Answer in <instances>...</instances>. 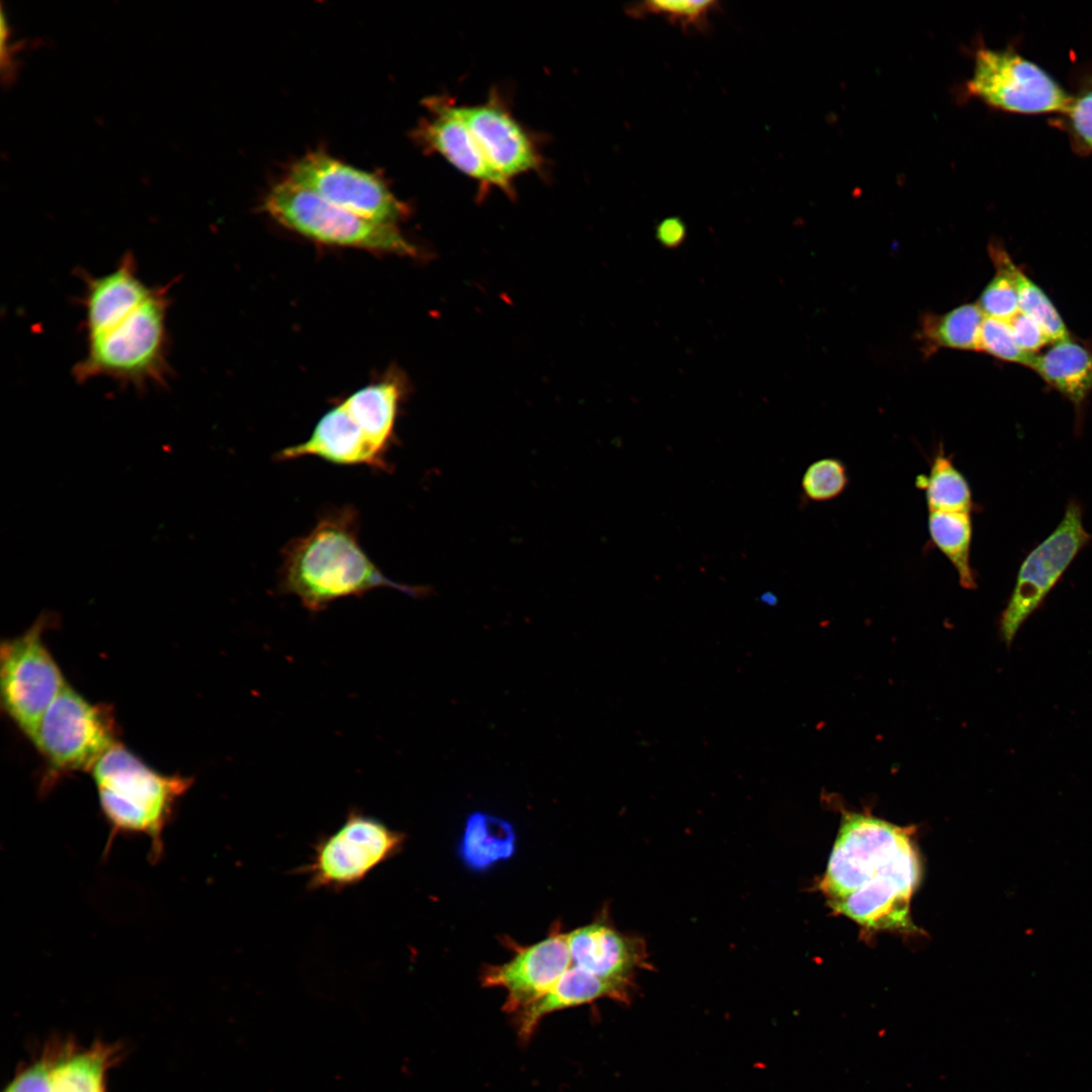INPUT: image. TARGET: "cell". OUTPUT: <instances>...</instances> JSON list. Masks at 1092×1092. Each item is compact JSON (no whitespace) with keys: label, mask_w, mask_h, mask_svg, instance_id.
I'll use <instances>...</instances> for the list:
<instances>
[{"label":"cell","mask_w":1092,"mask_h":1092,"mask_svg":"<svg viewBox=\"0 0 1092 1092\" xmlns=\"http://www.w3.org/2000/svg\"><path fill=\"white\" fill-rule=\"evenodd\" d=\"M921 863L906 828L846 813L820 889L836 912L868 929L908 930Z\"/></svg>","instance_id":"1"},{"label":"cell","mask_w":1092,"mask_h":1092,"mask_svg":"<svg viewBox=\"0 0 1092 1092\" xmlns=\"http://www.w3.org/2000/svg\"><path fill=\"white\" fill-rule=\"evenodd\" d=\"M360 517L351 505L326 510L305 535L288 542L281 556L278 588L296 597L311 613L347 597L390 587L412 597L426 589L387 576L369 558L359 541Z\"/></svg>","instance_id":"2"},{"label":"cell","mask_w":1092,"mask_h":1092,"mask_svg":"<svg viewBox=\"0 0 1092 1092\" xmlns=\"http://www.w3.org/2000/svg\"><path fill=\"white\" fill-rule=\"evenodd\" d=\"M404 386L387 376L367 384L329 408L307 439L283 448L277 461L315 457L341 466L391 469L387 454L395 443V425Z\"/></svg>","instance_id":"3"},{"label":"cell","mask_w":1092,"mask_h":1092,"mask_svg":"<svg viewBox=\"0 0 1092 1092\" xmlns=\"http://www.w3.org/2000/svg\"><path fill=\"white\" fill-rule=\"evenodd\" d=\"M90 772L109 826L105 850H109L119 834L144 835L151 842V859L154 862L160 859L164 831L193 779L160 774L119 742L105 752Z\"/></svg>","instance_id":"4"},{"label":"cell","mask_w":1092,"mask_h":1092,"mask_svg":"<svg viewBox=\"0 0 1092 1092\" xmlns=\"http://www.w3.org/2000/svg\"><path fill=\"white\" fill-rule=\"evenodd\" d=\"M168 292L156 288L140 306L106 327L88 334L87 350L75 365L77 380L108 377L145 389L165 384L169 373Z\"/></svg>","instance_id":"5"},{"label":"cell","mask_w":1092,"mask_h":1092,"mask_svg":"<svg viewBox=\"0 0 1092 1092\" xmlns=\"http://www.w3.org/2000/svg\"><path fill=\"white\" fill-rule=\"evenodd\" d=\"M263 205L281 225L324 245L399 256L418 254L397 225L363 218L287 179L269 190Z\"/></svg>","instance_id":"6"},{"label":"cell","mask_w":1092,"mask_h":1092,"mask_svg":"<svg viewBox=\"0 0 1092 1092\" xmlns=\"http://www.w3.org/2000/svg\"><path fill=\"white\" fill-rule=\"evenodd\" d=\"M117 742L111 711L68 684L42 715L32 740L57 774L91 771Z\"/></svg>","instance_id":"7"},{"label":"cell","mask_w":1092,"mask_h":1092,"mask_svg":"<svg viewBox=\"0 0 1092 1092\" xmlns=\"http://www.w3.org/2000/svg\"><path fill=\"white\" fill-rule=\"evenodd\" d=\"M48 615H41L22 634L0 647V694L4 711L31 741L39 721L67 685L47 648L42 634Z\"/></svg>","instance_id":"8"},{"label":"cell","mask_w":1092,"mask_h":1092,"mask_svg":"<svg viewBox=\"0 0 1092 1092\" xmlns=\"http://www.w3.org/2000/svg\"><path fill=\"white\" fill-rule=\"evenodd\" d=\"M405 834L377 818L351 810L334 833L314 848L309 863L300 870L312 890H343L362 882L403 847Z\"/></svg>","instance_id":"9"},{"label":"cell","mask_w":1092,"mask_h":1092,"mask_svg":"<svg viewBox=\"0 0 1092 1092\" xmlns=\"http://www.w3.org/2000/svg\"><path fill=\"white\" fill-rule=\"evenodd\" d=\"M967 90L989 106L1019 114H1064L1071 101L1049 72L1012 49L978 48Z\"/></svg>","instance_id":"10"},{"label":"cell","mask_w":1092,"mask_h":1092,"mask_svg":"<svg viewBox=\"0 0 1092 1092\" xmlns=\"http://www.w3.org/2000/svg\"><path fill=\"white\" fill-rule=\"evenodd\" d=\"M1092 535L1083 525L1082 511L1071 502L1057 528L1023 560L1011 597L1003 610L999 631L1010 646L1024 622L1041 605L1054 585Z\"/></svg>","instance_id":"11"},{"label":"cell","mask_w":1092,"mask_h":1092,"mask_svg":"<svg viewBox=\"0 0 1092 1092\" xmlns=\"http://www.w3.org/2000/svg\"><path fill=\"white\" fill-rule=\"evenodd\" d=\"M287 180L363 218L396 225L407 213L382 179L324 152L294 162Z\"/></svg>","instance_id":"12"},{"label":"cell","mask_w":1092,"mask_h":1092,"mask_svg":"<svg viewBox=\"0 0 1092 1092\" xmlns=\"http://www.w3.org/2000/svg\"><path fill=\"white\" fill-rule=\"evenodd\" d=\"M513 958L500 965H486L480 980L484 987L507 991L504 1008L516 1013L547 993L571 967L567 933L556 923L547 937L531 944H510Z\"/></svg>","instance_id":"13"},{"label":"cell","mask_w":1092,"mask_h":1092,"mask_svg":"<svg viewBox=\"0 0 1092 1092\" xmlns=\"http://www.w3.org/2000/svg\"><path fill=\"white\" fill-rule=\"evenodd\" d=\"M461 114L496 175L511 188L523 174L541 169L533 138L495 92L483 103L460 105Z\"/></svg>","instance_id":"14"},{"label":"cell","mask_w":1092,"mask_h":1092,"mask_svg":"<svg viewBox=\"0 0 1092 1092\" xmlns=\"http://www.w3.org/2000/svg\"><path fill=\"white\" fill-rule=\"evenodd\" d=\"M567 942L572 966L628 990L647 967L643 939L618 930L607 913L567 933Z\"/></svg>","instance_id":"15"},{"label":"cell","mask_w":1092,"mask_h":1092,"mask_svg":"<svg viewBox=\"0 0 1092 1092\" xmlns=\"http://www.w3.org/2000/svg\"><path fill=\"white\" fill-rule=\"evenodd\" d=\"M426 106L431 114L417 129L421 144L441 155L454 168L478 182L480 187H495L512 196L513 188L496 175L486 161L461 114L460 105L447 97H431Z\"/></svg>","instance_id":"16"},{"label":"cell","mask_w":1092,"mask_h":1092,"mask_svg":"<svg viewBox=\"0 0 1092 1092\" xmlns=\"http://www.w3.org/2000/svg\"><path fill=\"white\" fill-rule=\"evenodd\" d=\"M83 275V327L86 335L112 325L144 303L156 290L141 279L135 259L130 253H126L119 264L104 275Z\"/></svg>","instance_id":"17"},{"label":"cell","mask_w":1092,"mask_h":1092,"mask_svg":"<svg viewBox=\"0 0 1092 1092\" xmlns=\"http://www.w3.org/2000/svg\"><path fill=\"white\" fill-rule=\"evenodd\" d=\"M628 989L571 967L543 996L516 1012L519 1036L527 1039L550 1013L592 1003L602 998L624 1001Z\"/></svg>","instance_id":"18"},{"label":"cell","mask_w":1092,"mask_h":1092,"mask_svg":"<svg viewBox=\"0 0 1092 1092\" xmlns=\"http://www.w3.org/2000/svg\"><path fill=\"white\" fill-rule=\"evenodd\" d=\"M1030 368L1078 411L1092 391V349L1072 338L1035 355Z\"/></svg>","instance_id":"19"},{"label":"cell","mask_w":1092,"mask_h":1092,"mask_svg":"<svg viewBox=\"0 0 1092 1092\" xmlns=\"http://www.w3.org/2000/svg\"><path fill=\"white\" fill-rule=\"evenodd\" d=\"M517 849V834L507 820L483 812L470 814L458 852L462 862L472 871L488 870L511 858Z\"/></svg>","instance_id":"20"},{"label":"cell","mask_w":1092,"mask_h":1092,"mask_svg":"<svg viewBox=\"0 0 1092 1092\" xmlns=\"http://www.w3.org/2000/svg\"><path fill=\"white\" fill-rule=\"evenodd\" d=\"M985 314L977 303L958 306L944 314L922 316L921 339L924 348L979 351V339Z\"/></svg>","instance_id":"21"},{"label":"cell","mask_w":1092,"mask_h":1092,"mask_svg":"<svg viewBox=\"0 0 1092 1092\" xmlns=\"http://www.w3.org/2000/svg\"><path fill=\"white\" fill-rule=\"evenodd\" d=\"M928 531L932 543L956 569L960 584L967 589L976 588V575L971 565V513L929 512Z\"/></svg>","instance_id":"22"},{"label":"cell","mask_w":1092,"mask_h":1092,"mask_svg":"<svg viewBox=\"0 0 1092 1092\" xmlns=\"http://www.w3.org/2000/svg\"><path fill=\"white\" fill-rule=\"evenodd\" d=\"M917 485L925 490L929 512L971 513L973 510L969 482L942 447L931 461L929 474L918 477Z\"/></svg>","instance_id":"23"},{"label":"cell","mask_w":1092,"mask_h":1092,"mask_svg":"<svg viewBox=\"0 0 1092 1092\" xmlns=\"http://www.w3.org/2000/svg\"><path fill=\"white\" fill-rule=\"evenodd\" d=\"M989 253L996 273L982 291L977 304L985 316L1009 322L1020 311L1011 273L1013 261L1000 246L990 245Z\"/></svg>","instance_id":"24"},{"label":"cell","mask_w":1092,"mask_h":1092,"mask_svg":"<svg viewBox=\"0 0 1092 1092\" xmlns=\"http://www.w3.org/2000/svg\"><path fill=\"white\" fill-rule=\"evenodd\" d=\"M1011 273L1020 311L1042 328L1051 343L1071 338L1064 320L1048 294L1014 262L1011 263Z\"/></svg>","instance_id":"25"},{"label":"cell","mask_w":1092,"mask_h":1092,"mask_svg":"<svg viewBox=\"0 0 1092 1092\" xmlns=\"http://www.w3.org/2000/svg\"><path fill=\"white\" fill-rule=\"evenodd\" d=\"M720 4L715 0L684 1H643L630 4L626 11L636 18L647 15H660L672 24H677L685 32L696 30L705 32L709 29V15L718 10Z\"/></svg>","instance_id":"26"},{"label":"cell","mask_w":1092,"mask_h":1092,"mask_svg":"<svg viewBox=\"0 0 1092 1092\" xmlns=\"http://www.w3.org/2000/svg\"><path fill=\"white\" fill-rule=\"evenodd\" d=\"M105 1057L90 1052L52 1067L54 1092H104Z\"/></svg>","instance_id":"27"},{"label":"cell","mask_w":1092,"mask_h":1092,"mask_svg":"<svg viewBox=\"0 0 1092 1092\" xmlns=\"http://www.w3.org/2000/svg\"><path fill=\"white\" fill-rule=\"evenodd\" d=\"M843 463L835 458H823L806 469L802 479L805 495L813 502H826L838 496L847 484Z\"/></svg>","instance_id":"28"},{"label":"cell","mask_w":1092,"mask_h":1092,"mask_svg":"<svg viewBox=\"0 0 1092 1092\" xmlns=\"http://www.w3.org/2000/svg\"><path fill=\"white\" fill-rule=\"evenodd\" d=\"M979 351L1029 368L1036 355L1026 353L1019 347L1008 322L987 316L980 332Z\"/></svg>","instance_id":"29"},{"label":"cell","mask_w":1092,"mask_h":1092,"mask_svg":"<svg viewBox=\"0 0 1092 1092\" xmlns=\"http://www.w3.org/2000/svg\"><path fill=\"white\" fill-rule=\"evenodd\" d=\"M1066 127L1078 148L1092 152V77L1086 79L1064 113Z\"/></svg>","instance_id":"30"},{"label":"cell","mask_w":1092,"mask_h":1092,"mask_svg":"<svg viewBox=\"0 0 1092 1092\" xmlns=\"http://www.w3.org/2000/svg\"><path fill=\"white\" fill-rule=\"evenodd\" d=\"M1008 323L1015 341L1026 353L1035 355V352L1051 343L1042 328L1021 311Z\"/></svg>","instance_id":"31"},{"label":"cell","mask_w":1092,"mask_h":1092,"mask_svg":"<svg viewBox=\"0 0 1092 1092\" xmlns=\"http://www.w3.org/2000/svg\"><path fill=\"white\" fill-rule=\"evenodd\" d=\"M5 1092H54L52 1068L38 1062L21 1073Z\"/></svg>","instance_id":"32"},{"label":"cell","mask_w":1092,"mask_h":1092,"mask_svg":"<svg viewBox=\"0 0 1092 1092\" xmlns=\"http://www.w3.org/2000/svg\"><path fill=\"white\" fill-rule=\"evenodd\" d=\"M658 238L667 245L677 244L685 236V225L680 219L669 217L660 222L657 228Z\"/></svg>","instance_id":"33"}]
</instances>
